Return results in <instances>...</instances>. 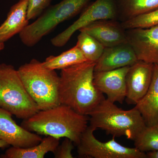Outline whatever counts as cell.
Instances as JSON below:
<instances>
[{
    "mask_svg": "<svg viewBox=\"0 0 158 158\" xmlns=\"http://www.w3.org/2000/svg\"><path fill=\"white\" fill-rule=\"evenodd\" d=\"M94 37L105 48L127 42L126 32L117 19L97 21L79 31Z\"/></svg>",
    "mask_w": 158,
    "mask_h": 158,
    "instance_id": "13",
    "label": "cell"
},
{
    "mask_svg": "<svg viewBox=\"0 0 158 158\" xmlns=\"http://www.w3.org/2000/svg\"><path fill=\"white\" fill-rule=\"evenodd\" d=\"M28 0H19L11 7L6 20L0 26V42L19 34L29 25Z\"/></svg>",
    "mask_w": 158,
    "mask_h": 158,
    "instance_id": "15",
    "label": "cell"
},
{
    "mask_svg": "<svg viewBox=\"0 0 158 158\" xmlns=\"http://www.w3.org/2000/svg\"><path fill=\"white\" fill-rule=\"evenodd\" d=\"M147 126L158 123V65L154 64L152 78L147 92L135 107Z\"/></svg>",
    "mask_w": 158,
    "mask_h": 158,
    "instance_id": "16",
    "label": "cell"
},
{
    "mask_svg": "<svg viewBox=\"0 0 158 158\" xmlns=\"http://www.w3.org/2000/svg\"><path fill=\"white\" fill-rule=\"evenodd\" d=\"M104 19L118 20L116 0H96L90 3L75 22L51 40V43L56 47H62L76 31L97 21Z\"/></svg>",
    "mask_w": 158,
    "mask_h": 158,
    "instance_id": "8",
    "label": "cell"
},
{
    "mask_svg": "<svg viewBox=\"0 0 158 158\" xmlns=\"http://www.w3.org/2000/svg\"><path fill=\"white\" fill-rule=\"evenodd\" d=\"M95 129L88 126L77 146L80 157L94 158H147L146 153L136 148L125 147L115 141L102 142L94 135Z\"/></svg>",
    "mask_w": 158,
    "mask_h": 158,
    "instance_id": "7",
    "label": "cell"
},
{
    "mask_svg": "<svg viewBox=\"0 0 158 158\" xmlns=\"http://www.w3.org/2000/svg\"><path fill=\"white\" fill-rule=\"evenodd\" d=\"M121 25L126 30L138 28H144L157 25H158V9L123 22Z\"/></svg>",
    "mask_w": 158,
    "mask_h": 158,
    "instance_id": "22",
    "label": "cell"
},
{
    "mask_svg": "<svg viewBox=\"0 0 158 158\" xmlns=\"http://www.w3.org/2000/svg\"><path fill=\"white\" fill-rule=\"evenodd\" d=\"M135 53L128 43L105 48L101 56L95 63V72L114 70L131 66L138 61Z\"/></svg>",
    "mask_w": 158,
    "mask_h": 158,
    "instance_id": "14",
    "label": "cell"
},
{
    "mask_svg": "<svg viewBox=\"0 0 158 158\" xmlns=\"http://www.w3.org/2000/svg\"><path fill=\"white\" fill-rule=\"evenodd\" d=\"M116 2L120 22L158 9V0H116Z\"/></svg>",
    "mask_w": 158,
    "mask_h": 158,
    "instance_id": "18",
    "label": "cell"
},
{
    "mask_svg": "<svg viewBox=\"0 0 158 158\" xmlns=\"http://www.w3.org/2000/svg\"><path fill=\"white\" fill-rule=\"evenodd\" d=\"M52 0H28L27 18L29 20L39 17L49 7Z\"/></svg>",
    "mask_w": 158,
    "mask_h": 158,
    "instance_id": "23",
    "label": "cell"
},
{
    "mask_svg": "<svg viewBox=\"0 0 158 158\" xmlns=\"http://www.w3.org/2000/svg\"><path fill=\"white\" fill-rule=\"evenodd\" d=\"M88 121L87 115L78 113L66 105L60 104L40 110L30 118L24 119L21 126L39 135L68 138L77 146L88 127Z\"/></svg>",
    "mask_w": 158,
    "mask_h": 158,
    "instance_id": "2",
    "label": "cell"
},
{
    "mask_svg": "<svg viewBox=\"0 0 158 158\" xmlns=\"http://www.w3.org/2000/svg\"><path fill=\"white\" fill-rule=\"evenodd\" d=\"M91 127L106 131L114 137L125 136L134 140L147 126L139 111L125 110L105 98L89 114Z\"/></svg>",
    "mask_w": 158,
    "mask_h": 158,
    "instance_id": "3",
    "label": "cell"
},
{
    "mask_svg": "<svg viewBox=\"0 0 158 158\" xmlns=\"http://www.w3.org/2000/svg\"><path fill=\"white\" fill-rule=\"evenodd\" d=\"M17 70L25 88L40 110L60 104L59 76L56 70L45 68L42 62L36 59L21 65Z\"/></svg>",
    "mask_w": 158,
    "mask_h": 158,
    "instance_id": "4",
    "label": "cell"
},
{
    "mask_svg": "<svg viewBox=\"0 0 158 158\" xmlns=\"http://www.w3.org/2000/svg\"><path fill=\"white\" fill-rule=\"evenodd\" d=\"M95 62H86L62 69L59 76L60 104L88 116L104 99L103 94L93 84Z\"/></svg>",
    "mask_w": 158,
    "mask_h": 158,
    "instance_id": "1",
    "label": "cell"
},
{
    "mask_svg": "<svg viewBox=\"0 0 158 158\" xmlns=\"http://www.w3.org/2000/svg\"><path fill=\"white\" fill-rule=\"evenodd\" d=\"M11 113L0 107V140L15 147L28 148L37 145L42 138L16 123Z\"/></svg>",
    "mask_w": 158,
    "mask_h": 158,
    "instance_id": "12",
    "label": "cell"
},
{
    "mask_svg": "<svg viewBox=\"0 0 158 158\" xmlns=\"http://www.w3.org/2000/svg\"><path fill=\"white\" fill-rule=\"evenodd\" d=\"M91 0H62L49 7L34 22L19 34L24 45L32 47L58 25L76 16L88 6Z\"/></svg>",
    "mask_w": 158,
    "mask_h": 158,
    "instance_id": "6",
    "label": "cell"
},
{
    "mask_svg": "<svg viewBox=\"0 0 158 158\" xmlns=\"http://www.w3.org/2000/svg\"><path fill=\"white\" fill-rule=\"evenodd\" d=\"M60 144V138L47 136L37 145L28 148L15 147L6 150L2 158H44L49 152L54 153Z\"/></svg>",
    "mask_w": 158,
    "mask_h": 158,
    "instance_id": "17",
    "label": "cell"
},
{
    "mask_svg": "<svg viewBox=\"0 0 158 158\" xmlns=\"http://www.w3.org/2000/svg\"><path fill=\"white\" fill-rule=\"evenodd\" d=\"M86 58L76 45L57 56H51L46 59L42 64L44 67L56 70L86 62Z\"/></svg>",
    "mask_w": 158,
    "mask_h": 158,
    "instance_id": "19",
    "label": "cell"
},
{
    "mask_svg": "<svg viewBox=\"0 0 158 158\" xmlns=\"http://www.w3.org/2000/svg\"><path fill=\"white\" fill-rule=\"evenodd\" d=\"M74 143L68 138H65L59 144L53 153L56 158H73L72 151L74 149Z\"/></svg>",
    "mask_w": 158,
    "mask_h": 158,
    "instance_id": "24",
    "label": "cell"
},
{
    "mask_svg": "<svg viewBox=\"0 0 158 158\" xmlns=\"http://www.w3.org/2000/svg\"><path fill=\"white\" fill-rule=\"evenodd\" d=\"M10 145L8 143L2 141V140H0V148H6L9 147Z\"/></svg>",
    "mask_w": 158,
    "mask_h": 158,
    "instance_id": "26",
    "label": "cell"
},
{
    "mask_svg": "<svg viewBox=\"0 0 158 158\" xmlns=\"http://www.w3.org/2000/svg\"><path fill=\"white\" fill-rule=\"evenodd\" d=\"M127 42L138 60L158 65V25L126 30Z\"/></svg>",
    "mask_w": 158,
    "mask_h": 158,
    "instance_id": "9",
    "label": "cell"
},
{
    "mask_svg": "<svg viewBox=\"0 0 158 158\" xmlns=\"http://www.w3.org/2000/svg\"><path fill=\"white\" fill-rule=\"evenodd\" d=\"M0 107L23 120L40 111L25 88L18 70L5 63L0 64Z\"/></svg>",
    "mask_w": 158,
    "mask_h": 158,
    "instance_id": "5",
    "label": "cell"
},
{
    "mask_svg": "<svg viewBox=\"0 0 158 158\" xmlns=\"http://www.w3.org/2000/svg\"><path fill=\"white\" fill-rule=\"evenodd\" d=\"M130 66L114 70L94 71L93 84L95 88L106 95L112 102L122 104L126 97V77Z\"/></svg>",
    "mask_w": 158,
    "mask_h": 158,
    "instance_id": "11",
    "label": "cell"
},
{
    "mask_svg": "<svg viewBox=\"0 0 158 158\" xmlns=\"http://www.w3.org/2000/svg\"><path fill=\"white\" fill-rule=\"evenodd\" d=\"M134 141L135 148L142 152L158 150V123L147 126Z\"/></svg>",
    "mask_w": 158,
    "mask_h": 158,
    "instance_id": "21",
    "label": "cell"
},
{
    "mask_svg": "<svg viewBox=\"0 0 158 158\" xmlns=\"http://www.w3.org/2000/svg\"><path fill=\"white\" fill-rule=\"evenodd\" d=\"M88 62H96L101 56L105 47L98 40L84 32H80L76 45Z\"/></svg>",
    "mask_w": 158,
    "mask_h": 158,
    "instance_id": "20",
    "label": "cell"
},
{
    "mask_svg": "<svg viewBox=\"0 0 158 158\" xmlns=\"http://www.w3.org/2000/svg\"><path fill=\"white\" fill-rule=\"evenodd\" d=\"M154 64L138 60L130 66L126 77V102L136 105L147 92L152 78Z\"/></svg>",
    "mask_w": 158,
    "mask_h": 158,
    "instance_id": "10",
    "label": "cell"
},
{
    "mask_svg": "<svg viewBox=\"0 0 158 158\" xmlns=\"http://www.w3.org/2000/svg\"><path fill=\"white\" fill-rule=\"evenodd\" d=\"M5 44L4 43L0 42V51L2 50L5 48Z\"/></svg>",
    "mask_w": 158,
    "mask_h": 158,
    "instance_id": "27",
    "label": "cell"
},
{
    "mask_svg": "<svg viewBox=\"0 0 158 158\" xmlns=\"http://www.w3.org/2000/svg\"><path fill=\"white\" fill-rule=\"evenodd\" d=\"M147 158H158V150L149 152L146 153Z\"/></svg>",
    "mask_w": 158,
    "mask_h": 158,
    "instance_id": "25",
    "label": "cell"
}]
</instances>
